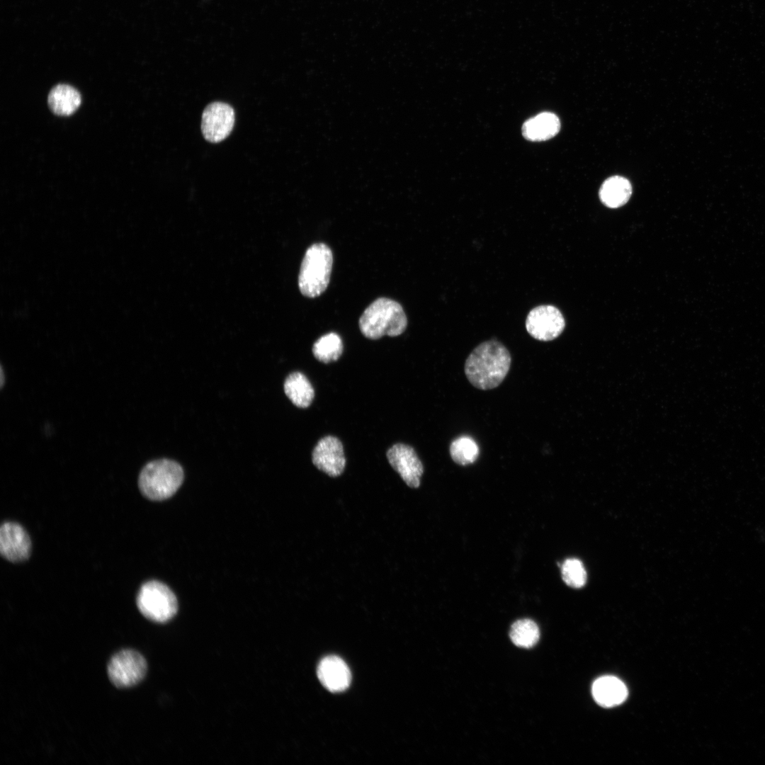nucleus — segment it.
<instances>
[{"mask_svg": "<svg viewBox=\"0 0 765 765\" xmlns=\"http://www.w3.org/2000/svg\"><path fill=\"white\" fill-rule=\"evenodd\" d=\"M511 357L507 348L497 340L477 346L468 355L464 372L475 387L487 390L498 387L508 374Z\"/></svg>", "mask_w": 765, "mask_h": 765, "instance_id": "nucleus-1", "label": "nucleus"}, {"mask_svg": "<svg viewBox=\"0 0 765 765\" xmlns=\"http://www.w3.org/2000/svg\"><path fill=\"white\" fill-rule=\"evenodd\" d=\"M358 325L364 336L375 340L386 335L397 336L402 334L407 327V318L399 302L380 298L364 310Z\"/></svg>", "mask_w": 765, "mask_h": 765, "instance_id": "nucleus-2", "label": "nucleus"}, {"mask_svg": "<svg viewBox=\"0 0 765 765\" xmlns=\"http://www.w3.org/2000/svg\"><path fill=\"white\" fill-rule=\"evenodd\" d=\"M184 478L182 467L169 459L150 461L142 469L138 487L142 494L152 501L171 497L181 485Z\"/></svg>", "mask_w": 765, "mask_h": 765, "instance_id": "nucleus-3", "label": "nucleus"}, {"mask_svg": "<svg viewBox=\"0 0 765 765\" xmlns=\"http://www.w3.org/2000/svg\"><path fill=\"white\" fill-rule=\"evenodd\" d=\"M333 265V254L324 243H315L307 249L302 259L298 276L300 293L314 298L328 287Z\"/></svg>", "mask_w": 765, "mask_h": 765, "instance_id": "nucleus-4", "label": "nucleus"}, {"mask_svg": "<svg viewBox=\"0 0 765 765\" xmlns=\"http://www.w3.org/2000/svg\"><path fill=\"white\" fill-rule=\"evenodd\" d=\"M136 604L142 615L155 623L170 620L178 611L175 594L166 584L157 580L148 581L140 586Z\"/></svg>", "mask_w": 765, "mask_h": 765, "instance_id": "nucleus-5", "label": "nucleus"}, {"mask_svg": "<svg viewBox=\"0 0 765 765\" xmlns=\"http://www.w3.org/2000/svg\"><path fill=\"white\" fill-rule=\"evenodd\" d=\"M147 664L138 652L127 649L115 654L108 664V675L118 688H129L139 684L145 676Z\"/></svg>", "mask_w": 765, "mask_h": 765, "instance_id": "nucleus-6", "label": "nucleus"}, {"mask_svg": "<svg viewBox=\"0 0 765 765\" xmlns=\"http://www.w3.org/2000/svg\"><path fill=\"white\" fill-rule=\"evenodd\" d=\"M565 321L556 307L545 305L532 309L527 315L526 328L534 339L548 341L558 337L563 332Z\"/></svg>", "mask_w": 765, "mask_h": 765, "instance_id": "nucleus-7", "label": "nucleus"}, {"mask_svg": "<svg viewBox=\"0 0 765 765\" xmlns=\"http://www.w3.org/2000/svg\"><path fill=\"white\" fill-rule=\"evenodd\" d=\"M234 124V111L223 102H213L203 110L201 130L205 139L217 143L224 140L232 132Z\"/></svg>", "mask_w": 765, "mask_h": 765, "instance_id": "nucleus-8", "label": "nucleus"}, {"mask_svg": "<svg viewBox=\"0 0 765 765\" xmlns=\"http://www.w3.org/2000/svg\"><path fill=\"white\" fill-rule=\"evenodd\" d=\"M31 540L26 531L19 523L6 521L0 528V552L6 560L17 563L28 559Z\"/></svg>", "mask_w": 765, "mask_h": 765, "instance_id": "nucleus-9", "label": "nucleus"}, {"mask_svg": "<svg viewBox=\"0 0 765 765\" xmlns=\"http://www.w3.org/2000/svg\"><path fill=\"white\" fill-rule=\"evenodd\" d=\"M390 465L411 487H418L424 473L423 464L414 449L404 443L394 444L386 453Z\"/></svg>", "mask_w": 765, "mask_h": 765, "instance_id": "nucleus-10", "label": "nucleus"}, {"mask_svg": "<svg viewBox=\"0 0 765 765\" xmlns=\"http://www.w3.org/2000/svg\"><path fill=\"white\" fill-rule=\"evenodd\" d=\"M313 464L327 475H340L346 465L344 447L341 441L333 436H327L318 441L312 453Z\"/></svg>", "mask_w": 765, "mask_h": 765, "instance_id": "nucleus-11", "label": "nucleus"}, {"mask_svg": "<svg viewBox=\"0 0 765 765\" xmlns=\"http://www.w3.org/2000/svg\"><path fill=\"white\" fill-rule=\"evenodd\" d=\"M317 676L322 684L332 692L344 691L351 680V672L345 662L334 655L327 656L320 661Z\"/></svg>", "mask_w": 765, "mask_h": 765, "instance_id": "nucleus-12", "label": "nucleus"}, {"mask_svg": "<svg viewBox=\"0 0 765 765\" xmlns=\"http://www.w3.org/2000/svg\"><path fill=\"white\" fill-rule=\"evenodd\" d=\"M594 700L604 707H613L622 703L628 696L624 683L616 676H604L592 685Z\"/></svg>", "mask_w": 765, "mask_h": 765, "instance_id": "nucleus-13", "label": "nucleus"}, {"mask_svg": "<svg viewBox=\"0 0 765 765\" xmlns=\"http://www.w3.org/2000/svg\"><path fill=\"white\" fill-rule=\"evenodd\" d=\"M560 130L559 118L552 113L543 112L523 123L522 134L530 141H545L555 136Z\"/></svg>", "mask_w": 765, "mask_h": 765, "instance_id": "nucleus-14", "label": "nucleus"}, {"mask_svg": "<svg viewBox=\"0 0 765 765\" xmlns=\"http://www.w3.org/2000/svg\"><path fill=\"white\" fill-rule=\"evenodd\" d=\"M632 194L630 181L620 176L607 178L601 185L599 197L601 202L607 207L617 208L625 205Z\"/></svg>", "mask_w": 765, "mask_h": 765, "instance_id": "nucleus-15", "label": "nucleus"}, {"mask_svg": "<svg viewBox=\"0 0 765 765\" xmlns=\"http://www.w3.org/2000/svg\"><path fill=\"white\" fill-rule=\"evenodd\" d=\"M283 387L288 399L299 408H307L313 401L314 388L307 378L300 372L289 374Z\"/></svg>", "mask_w": 765, "mask_h": 765, "instance_id": "nucleus-16", "label": "nucleus"}, {"mask_svg": "<svg viewBox=\"0 0 765 765\" xmlns=\"http://www.w3.org/2000/svg\"><path fill=\"white\" fill-rule=\"evenodd\" d=\"M81 96L70 85L58 84L53 87L48 95L50 110L58 115L72 114L81 104Z\"/></svg>", "mask_w": 765, "mask_h": 765, "instance_id": "nucleus-17", "label": "nucleus"}, {"mask_svg": "<svg viewBox=\"0 0 765 765\" xmlns=\"http://www.w3.org/2000/svg\"><path fill=\"white\" fill-rule=\"evenodd\" d=\"M344 345L340 336L330 332L320 336L312 346V353L320 362L328 363L337 361L343 353Z\"/></svg>", "mask_w": 765, "mask_h": 765, "instance_id": "nucleus-18", "label": "nucleus"}, {"mask_svg": "<svg viewBox=\"0 0 765 765\" xmlns=\"http://www.w3.org/2000/svg\"><path fill=\"white\" fill-rule=\"evenodd\" d=\"M509 636L513 643L520 647L530 648L538 641L540 632L537 624L528 618L514 622L510 629Z\"/></svg>", "mask_w": 765, "mask_h": 765, "instance_id": "nucleus-19", "label": "nucleus"}, {"mask_svg": "<svg viewBox=\"0 0 765 765\" xmlns=\"http://www.w3.org/2000/svg\"><path fill=\"white\" fill-rule=\"evenodd\" d=\"M449 453L455 463L465 466L477 459L480 450L477 443L471 437L460 436L451 442Z\"/></svg>", "mask_w": 765, "mask_h": 765, "instance_id": "nucleus-20", "label": "nucleus"}, {"mask_svg": "<svg viewBox=\"0 0 765 765\" xmlns=\"http://www.w3.org/2000/svg\"><path fill=\"white\" fill-rule=\"evenodd\" d=\"M561 573L565 584L573 588L583 586L586 580L584 565L576 558L567 559L561 567Z\"/></svg>", "mask_w": 765, "mask_h": 765, "instance_id": "nucleus-21", "label": "nucleus"}]
</instances>
